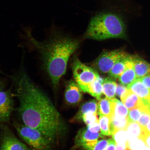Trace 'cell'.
<instances>
[{
	"label": "cell",
	"mask_w": 150,
	"mask_h": 150,
	"mask_svg": "<svg viewBox=\"0 0 150 150\" xmlns=\"http://www.w3.org/2000/svg\"><path fill=\"white\" fill-rule=\"evenodd\" d=\"M144 150H150V147L146 146L145 149Z\"/></svg>",
	"instance_id": "obj_37"
},
{
	"label": "cell",
	"mask_w": 150,
	"mask_h": 150,
	"mask_svg": "<svg viewBox=\"0 0 150 150\" xmlns=\"http://www.w3.org/2000/svg\"><path fill=\"white\" fill-rule=\"evenodd\" d=\"M120 98L122 102L129 110L144 106L141 100L138 96L127 89Z\"/></svg>",
	"instance_id": "obj_14"
},
{
	"label": "cell",
	"mask_w": 150,
	"mask_h": 150,
	"mask_svg": "<svg viewBox=\"0 0 150 150\" xmlns=\"http://www.w3.org/2000/svg\"><path fill=\"white\" fill-rule=\"evenodd\" d=\"M112 78H107L103 79V93L107 98L111 99L115 98L117 83Z\"/></svg>",
	"instance_id": "obj_17"
},
{
	"label": "cell",
	"mask_w": 150,
	"mask_h": 150,
	"mask_svg": "<svg viewBox=\"0 0 150 150\" xmlns=\"http://www.w3.org/2000/svg\"><path fill=\"white\" fill-rule=\"evenodd\" d=\"M144 129V133L150 134V120Z\"/></svg>",
	"instance_id": "obj_35"
},
{
	"label": "cell",
	"mask_w": 150,
	"mask_h": 150,
	"mask_svg": "<svg viewBox=\"0 0 150 150\" xmlns=\"http://www.w3.org/2000/svg\"><path fill=\"white\" fill-rule=\"evenodd\" d=\"M14 110V101L12 89L0 91V123L8 124Z\"/></svg>",
	"instance_id": "obj_8"
},
{
	"label": "cell",
	"mask_w": 150,
	"mask_h": 150,
	"mask_svg": "<svg viewBox=\"0 0 150 150\" xmlns=\"http://www.w3.org/2000/svg\"><path fill=\"white\" fill-rule=\"evenodd\" d=\"M137 79L131 56V59L127 64L126 69L120 76L119 80L120 84L127 87Z\"/></svg>",
	"instance_id": "obj_13"
},
{
	"label": "cell",
	"mask_w": 150,
	"mask_h": 150,
	"mask_svg": "<svg viewBox=\"0 0 150 150\" xmlns=\"http://www.w3.org/2000/svg\"><path fill=\"white\" fill-rule=\"evenodd\" d=\"M132 61L137 78L150 74V64L138 56H132Z\"/></svg>",
	"instance_id": "obj_12"
},
{
	"label": "cell",
	"mask_w": 150,
	"mask_h": 150,
	"mask_svg": "<svg viewBox=\"0 0 150 150\" xmlns=\"http://www.w3.org/2000/svg\"><path fill=\"white\" fill-rule=\"evenodd\" d=\"M138 96L144 106L150 110V89L142 83L139 79H137L127 87Z\"/></svg>",
	"instance_id": "obj_10"
},
{
	"label": "cell",
	"mask_w": 150,
	"mask_h": 150,
	"mask_svg": "<svg viewBox=\"0 0 150 150\" xmlns=\"http://www.w3.org/2000/svg\"><path fill=\"white\" fill-rule=\"evenodd\" d=\"M0 150H33L17 137L8 124L0 123Z\"/></svg>",
	"instance_id": "obj_6"
},
{
	"label": "cell",
	"mask_w": 150,
	"mask_h": 150,
	"mask_svg": "<svg viewBox=\"0 0 150 150\" xmlns=\"http://www.w3.org/2000/svg\"><path fill=\"white\" fill-rule=\"evenodd\" d=\"M112 135V139L115 142L116 145H122L127 144V138L126 130L117 131Z\"/></svg>",
	"instance_id": "obj_26"
},
{
	"label": "cell",
	"mask_w": 150,
	"mask_h": 150,
	"mask_svg": "<svg viewBox=\"0 0 150 150\" xmlns=\"http://www.w3.org/2000/svg\"><path fill=\"white\" fill-rule=\"evenodd\" d=\"M142 138L145 142L146 145L150 147V134L144 133Z\"/></svg>",
	"instance_id": "obj_34"
},
{
	"label": "cell",
	"mask_w": 150,
	"mask_h": 150,
	"mask_svg": "<svg viewBox=\"0 0 150 150\" xmlns=\"http://www.w3.org/2000/svg\"><path fill=\"white\" fill-rule=\"evenodd\" d=\"M103 79L99 77L91 83L80 87L84 92L87 93L99 100L103 94Z\"/></svg>",
	"instance_id": "obj_15"
},
{
	"label": "cell",
	"mask_w": 150,
	"mask_h": 150,
	"mask_svg": "<svg viewBox=\"0 0 150 150\" xmlns=\"http://www.w3.org/2000/svg\"><path fill=\"white\" fill-rule=\"evenodd\" d=\"M109 139H103L99 141L93 150H105L108 145Z\"/></svg>",
	"instance_id": "obj_29"
},
{
	"label": "cell",
	"mask_w": 150,
	"mask_h": 150,
	"mask_svg": "<svg viewBox=\"0 0 150 150\" xmlns=\"http://www.w3.org/2000/svg\"><path fill=\"white\" fill-rule=\"evenodd\" d=\"M97 111V104L96 100H91L84 103L75 117L74 120H82L83 116L90 112H96Z\"/></svg>",
	"instance_id": "obj_22"
},
{
	"label": "cell",
	"mask_w": 150,
	"mask_h": 150,
	"mask_svg": "<svg viewBox=\"0 0 150 150\" xmlns=\"http://www.w3.org/2000/svg\"><path fill=\"white\" fill-rule=\"evenodd\" d=\"M141 81L146 87L150 89V74L140 78Z\"/></svg>",
	"instance_id": "obj_32"
},
{
	"label": "cell",
	"mask_w": 150,
	"mask_h": 150,
	"mask_svg": "<svg viewBox=\"0 0 150 150\" xmlns=\"http://www.w3.org/2000/svg\"><path fill=\"white\" fill-rule=\"evenodd\" d=\"M110 117L111 121L110 127L112 135L117 131L126 130L129 122L127 117H118L113 115H112Z\"/></svg>",
	"instance_id": "obj_21"
},
{
	"label": "cell",
	"mask_w": 150,
	"mask_h": 150,
	"mask_svg": "<svg viewBox=\"0 0 150 150\" xmlns=\"http://www.w3.org/2000/svg\"><path fill=\"white\" fill-rule=\"evenodd\" d=\"M107 147L105 150H116V142L113 139H109Z\"/></svg>",
	"instance_id": "obj_33"
},
{
	"label": "cell",
	"mask_w": 150,
	"mask_h": 150,
	"mask_svg": "<svg viewBox=\"0 0 150 150\" xmlns=\"http://www.w3.org/2000/svg\"><path fill=\"white\" fill-rule=\"evenodd\" d=\"M72 71L74 79L80 87L91 83L100 77L94 69L83 64L78 59L73 63Z\"/></svg>",
	"instance_id": "obj_7"
},
{
	"label": "cell",
	"mask_w": 150,
	"mask_h": 150,
	"mask_svg": "<svg viewBox=\"0 0 150 150\" xmlns=\"http://www.w3.org/2000/svg\"><path fill=\"white\" fill-rule=\"evenodd\" d=\"M5 83L4 81L0 78V91L4 89L5 85Z\"/></svg>",
	"instance_id": "obj_36"
},
{
	"label": "cell",
	"mask_w": 150,
	"mask_h": 150,
	"mask_svg": "<svg viewBox=\"0 0 150 150\" xmlns=\"http://www.w3.org/2000/svg\"><path fill=\"white\" fill-rule=\"evenodd\" d=\"M145 106H143L129 110L127 119L129 122H138L142 115V112Z\"/></svg>",
	"instance_id": "obj_25"
},
{
	"label": "cell",
	"mask_w": 150,
	"mask_h": 150,
	"mask_svg": "<svg viewBox=\"0 0 150 150\" xmlns=\"http://www.w3.org/2000/svg\"><path fill=\"white\" fill-rule=\"evenodd\" d=\"M131 57V56L128 54L117 62L108 73L109 76L112 78L119 79L126 69L127 64Z\"/></svg>",
	"instance_id": "obj_16"
},
{
	"label": "cell",
	"mask_w": 150,
	"mask_h": 150,
	"mask_svg": "<svg viewBox=\"0 0 150 150\" xmlns=\"http://www.w3.org/2000/svg\"><path fill=\"white\" fill-rule=\"evenodd\" d=\"M87 128L92 132H100V127L99 121L96 122L93 124L88 125Z\"/></svg>",
	"instance_id": "obj_31"
},
{
	"label": "cell",
	"mask_w": 150,
	"mask_h": 150,
	"mask_svg": "<svg viewBox=\"0 0 150 150\" xmlns=\"http://www.w3.org/2000/svg\"><path fill=\"white\" fill-rule=\"evenodd\" d=\"M82 90L76 81L72 80L67 83L65 92V99L71 105L79 104L82 98Z\"/></svg>",
	"instance_id": "obj_11"
},
{
	"label": "cell",
	"mask_w": 150,
	"mask_h": 150,
	"mask_svg": "<svg viewBox=\"0 0 150 150\" xmlns=\"http://www.w3.org/2000/svg\"><path fill=\"white\" fill-rule=\"evenodd\" d=\"M111 101L113 112L112 115L118 117H127L129 111L123 103L115 98L111 99Z\"/></svg>",
	"instance_id": "obj_19"
},
{
	"label": "cell",
	"mask_w": 150,
	"mask_h": 150,
	"mask_svg": "<svg viewBox=\"0 0 150 150\" xmlns=\"http://www.w3.org/2000/svg\"><path fill=\"white\" fill-rule=\"evenodd\" d=\"M25 31L29 42L40 55L43 70L56 88L65 74L69 58L79 46V42L56 33L45 40L38 41L33 37L29 28Z\"/></svg>",
	"instance_id": "obj_2"
},
{
	"label": "cell",
	"mask_w": 150,
	"mask_h": 150,
	"mask_svg": "<svg viewBox=\"0 0 150 150\" xmlns=\"http://www.w3.org/2000/svg\"><path fill=\"white\" fill-rule=\"evenodd\" d=\"M126 131L128 141L142 137L144 133L143 127L136 122H129Z\"/></svg>",
	"instance_id": "obj_18"
},
{
	"label": "cell",
	"mask_w": 150,
	"mask_h": 150,
	"mask_svg": "<svg viewBox=\"0 0 150 150\" xmlns=\"http://www.w3.org/2000/svg\"><path fill=\"white\" fill-rule=\"evenodd\" d=\"M102 137L100 132H92L87 127L79 132L76 138V145L85 150H93L99 139Z\"/></svg>",
	"instance_id": "obj_9"
},
{
	"label": "cell",
	"mask_w": 150,
	"mask_h": 150,
	"mask_svg": "<svg viewBox=\"0 0 150 150\" xmlns=\"http://www.w3.org/2000/svg\"><path fill=\"white\" fill-rule=\"evenodd\" d=\"M150 120V110L147 108L145 107L144 109L142 117L138 122V123L141 126L144 128Z\"/></svg>",
	"instance_id": "obj_27"
},
{
	"label": "cell",
	"mask_w": 150,
	"mask_h": 150,
	"mask_svg": "<svg viewBox=\"0 0 150 150\" xmlns=\"http://www.w3.org/2000/svg\"><path fill=\"white\" fill-rule=\"evenodd\" d=\"M84 122L88 126L99 121L97 112H90L85 114L82 118Z\"/></svg>",
	"instance_id": "obj_28"
},
{
	"label": "cell",
	"mask_w": 150,
	"mask_h": 150,
	"mask_svg": "<svg viewBox=\"0 0 150 150\" xmlns=\"http://www.w3.org/2000/svg\"><path fill=\"white\" fill-rule=\"evenodd\" d=\"M127 147L130 150H144L147 146L142 137L127 140Z\"/></svg>",
	"instance_id": "obj_24"
},
{
	"label": "cell",
	"mask_w": 150,
	"mask_h": 150,
	"mask_svg": "<svg viewBox=\"0 0 150 150\" xmlns=\"http://www.w3.org/2000/svg\"><path fill=\"white\" fill-rule=\"evenodd\" d=\"M22 123L42 133L53 146L63 130L61 117L47 94L33 83L25 71L13 78Z\"/></svg>",
	"instance_id": "obj_1"
},
{
	"label": "cell",
	"mask_w": 150,
	"mask_h": 150,
	"mask_svg": "<svg viewBox=\"0 0 150 150\" xmlns=\"http://www.w3.org/2000/svg\"><path fill=\"white\" fill-rule=\"evenodd\" d=\"M111 117L106 115H100L99 118V124L101 134L104 136H110L112 134L110 129V124Z\"/></svg>",
	"instance_id": "obj_23"
},
{
	"label": "cell",
	"mask_w": 150,
	"mask_h": 150,
	"mask_svg": "<svg viewBox=\"0 0 150 150\" xmlns=\"http://www.w3.org/2000/svg\"><path fill=\"white\" fill-rule=\"evenodd\" d=\"M97 104V112L100 115L111 116L113 114L111 99L106 97L99 99Z\"/></svg>",
	"instance_id": "obj_20"
},
{
	"label": "cell",
	"mask_w": 150,
	"mask_h": 150,
	"mask_svg": "<svg viewBox=\"0 0 150 150\" xmlns=\"http://www.w3.org/2000/svg\"><path fill=\"white\" fill-rule=\"evenodd\" d=\"M13 126L23 141L34 150H52L53 146L40 131L14 121Z\"/></svg>",
	"instance_id": "obj_4"
},
{
	"label": "cell",
	"mask_w": 150,
	"mask_h": 150,
	"mask_svg": "<svg viewBox=\"0 0 150 150\" xmlns=\"http://www.w3.org/2000/svg\"><path fill=\"white\" fill-rule=\"evenodd\" d=\"M127 90V88L121 84H117L116 89V95L120 98L122 97Z\"/></svg>",
	"instance_id": "obj_30"
},
{
	"label": "cell",
	"mask_w": 150,
	"mask_h": 150,
	"mask_svg": "<svg viewBox=\"0 0 150 150\" xmlns=\"http://www.w3.org/2000/svg\"><path fill=\"white\" fill-rule=\"evenodd\" d=\"M127 54L121 50L105 51L94 62L93 69L101 74L108 73L117 62Z\"/></svg>",
	"instance_id": "obj_5"
},
{
	"label": "cell",
	"mask_w": 150,
	"mask_h": 150,
	"mask_svg": "<svg viewBox=\"0 0 150 150\" xmlns=\"http://www.w3.org/2000/svg\"><path fill=\"white\" fill-rule=\"evenodd\" d=\"M126 27L120 15L116 13L104 12L91 18L85 37L97 40L110 38L125 39Z\"/></svg>",
	"instance_id": "obj_3"
}]
</instances>
